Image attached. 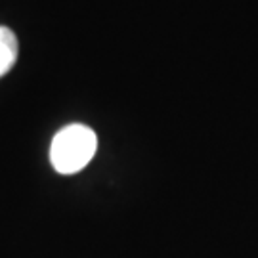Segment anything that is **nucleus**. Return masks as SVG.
<instances>
[{"mask_svg": "<svg viewBox=\"0 0 258 258\" xmlns=\"http://www.w3.org/2000/svg\"><path fill=\"white\" fill-rule=\"evenodd\" d=\"M98 148L96 132L86 124H69L52 140L50 161L59 174H75L94 159Z\"/></svg>", "mask_w": 258, "mask_h": 258, "instance_id": "nucleus-1", "label": "nucleus"}, {"mask_svg": "<svg viewBox=\"0 0 258 258\" xmlns=\"http://www.w3.org/2000/svg\"><path fill=\"white\" fill-rule=\"evenodd\" d=\"M18 59V37L14 31L0 25V77L8 73Z\"/></svg>", "mask_w": 258, "mask_h": 258, "instance_id": "nucleus-2", "label": "nucleus"}]
</instances>
